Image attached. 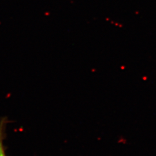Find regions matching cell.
I'll return each mask as SVG.
<instances>
[{
  "instance_id": "cell-1",
  "label": "cell",
  "mask_w": 156,
  "mask_h": 156,
  "mask_svg": "<svg viewBox=\"0 0 156 156\" xmlns=\"http://www.w3.org/2000/svg\"><path fill=\"white\" fill-rule=\"evenodd\" d=\"M0 156H5L4 151V149H3L2 145V143H1V140H0Z\"/></svg>"
}]
</instances>
